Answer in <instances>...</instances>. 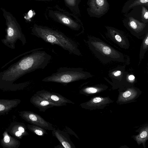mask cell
I'll use <instances>...</instances> for the list:
<instances>
[{
    "label": "cell",
    "mask_w": 148,
    "mask_h": 148,
    "mask_svg": "<svg viewBox=\"0 0 148 148\" xmlns=\"http://www.w3.org/2000/svg\"><path fill=\"white\" fill-rule=\"evenodd\" d=\"M31 102L40 112H45L50 108L64 106L63 105L51 102L36 93L31 97Z\"/></svg>",
    "instance_id": "obj_9"
},
{
    "label": "cell",
    "mask_w": 148,
    "mask_h": 148,
    "mask_svg": "<svg viewBox=\"0 0 148 148\" xmlns=\"http://www.w3.org/2000/svg\"><path fill=\"white\" fill-rule=\"evenodd\" d=\"M103 51L104 53L107 54H110L111 52V49L107 46L103 47Z\"/></svg>",
    "instance_id": "obj_15"
},
{
    "label": "cell",
    "mask_w": 148,
    "mask_h": 148,
    "mask_svg": "<svg viewBox=\"0 0 148 148\" xmlns=\"http://www.w3.org/2000/svg\"><path fill=\"white\" fill-rule=\"evenodd\" d=\"M27 127L31 131L39 136H43L47 134L45 129L36 125L28 124Z\"/></svg>",
    "instance_id": "obj_14"
},
{
    "label": "cell",
    "mask_w": 148,
    "mask_h": 148,
    "mask_svg": "<svg viewBox=\"0 0 148 148\" xmlns=\"http://www.w3.org/2000/svg\"><path fill=\"white\" fill-rule=\"evenodd\" d=\"M87 9L88 14L90 17L99 18L105 14L109 9L107 0H88Z\"/></svg>",
    "instance_id": "obj_6"
},
{
    "label": "cell",
    "mask_w": 148,
    "mask_h": 148,
    "mask_svg": "<svg viewBox=\"0 0 148 148\" xmlns=\"http://www.w3.org/2000/svg\"><path fill=\"white\" fill-rule=\"evenodd\" d=\"M18 131L21 132L22 133H25L27 134L26 132H25V129L24 127H22L20 126L18 128Z\"/></svg>",
    "instance_id": "obj_19"
},
{
    "label": "cell",
    "mask_w": 148,
    "mask_h": 148,
    "mask_svg": "<svg viewBox=\"0 0 148 148\" xmlns=\"http://www.w3.org/2000/svg\"><path fill=\"white\" fill-rule=\"evenodd\" d=\"M121 74V72L120 71H118L114 73V75L115 76H118L120 75Z\"/></svg>",
    "instance_id": "obj_23"
},
{
    "label": "cell",
    "mask_w": 148,
    "mask_h": 148,
    "mask_svg": "<svg viewBox=\"0 0 148 148\" xmlns=\"http://www.w3.org/2000/svg\"><path fill=\"white\" fill-rule=\"evenodd\" d=\"M42 49H37L1 72L0 78L3 80H15L37 69L45 68L52 57L45 51L38 50Z\"/></svg>",
    "instance_id": "obj_1"
},
{
    "label": "cell",
    "mask_w": 148,
    "mask_h": 148,
    "mask_svg": "<svg viewBox=\"0 0 148 148\" xmlns=\"http://www.w3.org/2000/svg\"><path fill=\"white\" fill-rule=\"evenodd\" d=\"M37 1H49L53 0H34Z\"/></svg>",
    "instance_id": "obj_25"
},
{
    "label": "cell",
    "mask_w": 148,
    "mask_h": 148,
    "mask_svg": "<svg viewBox=\"0 0 148 148\" xmlns=\"http://www.w3.org/2000/svg\"><path fill=\"white\" fill-rule=\"evenodd\" d=\"M66 6L75 14H80L79 5L80 0H64Z\"/></svg>",
    "instance_id": "obj_13"
},
{
    "label": "cell",
    "mask_w": 148,
    "mask_h": 148,
    "mask_svg": "<svg viewBox=\"0 0 148 148\" xmlns=\"http://www.w3.org/2000/svg\"><path fill=\"white\" fill-rule=\"evenodd\" d=\"M135 78L134 76L133 75H131L129 76L128 79L130 80H132Z\"/></svg>",
    "instance_id": "obj_24"
},
{
    "label": "cell",
    "mask_w": 148,
    "mask_h": 148,
    "mask_svg": "<svg viewBox=\"0 0 148 148\" xmlns=\"http://www.w3.org/2000/svg\"><path fill=\"white\" fill-rule=\"evenodd\" d=\"M52 134L60 142L61 145L65 148H75V146L71 141L68 134L65 132L53 127Z\"/></svg>",
    "instance_id": "obj_10"
},
{
    "label": "cell",
    "mask_w": 148,
    "mask_h": 148,
    "mask_svg": "<svg viewBox=\"0 0 148 148\" xmlns=\"http://www.w3.org/2000/svg\"><path fill=\"white\" fill-rule=\"evenodd\" d=\"M47 12L51 19L73 30L78 31L82 27L81 21L77 16L58 7L48 9Z\"/></svg>",
    "instance_id": "obj_5"
},
{
    "label": "cell",
    "mask_w": 148,
    "mask_h": 148,
    "mask_svg": "<svg viewBox=\"0 0 148 148\" xmlns=\"http://www.w3.org/2000/svg\"><path fill=\"white\" fill-rule=\"evenodd\" d=\"M139 5L148 7V0H128L123 6L122 12L123 13H126L133 8Z\"/></svg>",
    "instance_id": "obj_12"
},
{
    "label": "cell",
    "mask_w": 148,
    "mask_h": 148,
    "mask_svg": "<svg viewBox=\"0 0 148 148\" xmlns=\"http://www.w3.org/2000/svg\"><path fill=\"white\" fill-rule=\"evenodd\" d=\"M115 38L116 40L119 42H120L121 41V38L120 36L118 35H116L115 36Z\"/></svg>",
    "instance_id": "obj_20"
},
{
    "label": "cell",
    "mask_w": 148,
    "mask_h": 148,
    "mask_svg": "<svg viewBox=\"0 0 148 148\" xmlns=\"http://www.w3.org/2000/svg\"><path fill=\"white\" fill-rule=\"evenodd\" d=\"M87 76V73L83 71L82 68L62 67L56 72L44 78L42 81L66 84L85 79Z\"/></svg>",
    "instance_id": "obj_4"
},
{
    "label": "cell",
    "mask_w": 148,
    "mask_h": 148,
    "mask_svg": "<svg viewBox=\"0 0 148 148\" xmlns=\"http://www.w3.org/2000/svg\"><path fill=\"white\" fill-rule=\"evenodd\" d=\"M3 140L5 143H8L10 142V138L7 135H5L3 138Z\"/></svg>",
    "instance_id": "obj_18"
},
{
    "label": "cell",
    "mask_w": 148,
    "mask_h": 148,
    "mask_svg": "<svg viewBox=\"0 0 148 148\" xmlns=\"http://www.w3.org/2000/svg\"><path fill=\"white\" fill-rule=\"evenodd\" d=\"M125 17L123 22L125 26L130 30L139 32L147 28L148 23L141 22L132 16Z\"/></svg>",
    "instance_id": "obj_11"
},
{
    "label": "cell",
    "mask_w": 148,
    "mask_h": 148,
    "mask_svg": "<svg viewBox=\"0 0 148 148\" xmlns=\"http://www.w3.org/2000/svg\"><path fill=\"white\" fill-rule=\"evenodd\" d=\"M147 136V132L146 131L142 132L140 135V137L141 138H145Z\"/></svg>",
    "instance_id": "obj_17"
},
{
    "label": "cell",
    "mask_w": 148,
    "mask_h": 148,
    "mask_svg": "<svg viewBox=\"0 0 148 148\" xmlns=\"http://www.w3.org/2000/svg\"><path fill=\"white\" fill-rule=\"evenodd\" d=\"M22 133L20 132L19 131H18L15 132V135L16 136L19 137L22 135Z\"/></svg>",
    "instance_id": "obj_21"
},
{
    "label": "cell",
    "mask_w": 148,
    "mask_h": 148,
    "mask_svg": "<svg viewBox=\"0 0 148 148\" xmlns=\"http://www.w3.org/2000/svg\"><path fill=\"white\" fill-rule=\"evenodd\" d=\"M131 95V92L129 90L124 92L123 94V96L124 98H127L129 97Z\"/></svg>",
    "instance_id": "obj_16"
},
{
    "label": "cell",
    "mask_w": 148,
    "mask_h": 148,
    "mask_svg": "<svg viewBox=\"0 0 148 148\" xmlns=\"http://www.w3.org/2000/svg\"><path fill=\"white\" fill-rule=\"evenodd\" d=\"M23 117L29 123L42 127L46 130H52L53 125L45 120L40 115L33 112L25 111L23 112Z\"/></svg>",
    "instance_id": "obj_7"
},
{
    "label": "cell",
    "mask_w": 148,
    "mask_h": 148,
    "mask_svg": "<svg viewBox=\"0 0 148 148\" xmlns=\"http://www.w3.org/2000/svg\"><path fill=\"white\" fill-rule=\"evenodd\" d=\"M36 93L51 102L64 106L67 103L75 104V103L58 93L42 90L37 91Z\"/></svg>",
    "instance_id": "obj_8"
},
{
    "label": "cell",
    "mask_w": 148,
    "mask_h": 148,
    "mask_svg": "<svg viewBox=\"0 0 148 148\" xmlns=\"http://www.w3.org/2000/svg\"><path fill=\"white\" fill-rule=\"evenodd\" d=\"M31 31L33 35L47 42L59 46L71 54L81 55L76 42L61 32L36 24L33 25Z\"/></svg>",
    "instance_id": "obj_2"
},
{
    "label": "cell",
    "mask_w": 148,
    "mask_h": 148,
    "mask_svg": "<svg viewBox=\"0 0 148 148\" xmlns=\"http://www.w3.org/2000/svg\"><path fill=\"white\" fill-rule=\"evenodd\" d=\"M5 108V106L2 104H0V111L4 110Z\"/></svg>",
    "instance_id": "obj_22"
},
{
    "label": "cell",
    "mask_w": 148,
    "mask_h": 148,
    "mask_svg": "<svg viewBox=\"0 0 148 148\" xmlns=\"http://www.w3.org/2000/svg\"><path fill=\"white\" fill-rule=\"evenodd\" d=\"M3 16L5 20L7 34L2 40L8 47L14 48V43L18 39L21 40L23 45L26 43L25 38L22 33L21 28L16 18L10 12L1 8Z\"/></svg>",
    "instance_id": "obj_3"
}]
</instances>
